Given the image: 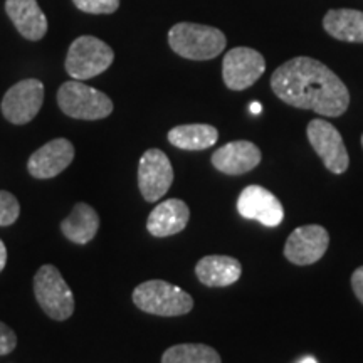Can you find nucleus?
<instances>
[{"mask_svg": "<svg viewBox=\"0 0 363 363\" xmlns=\"http://www.w3.org/2000/svg\"><path fill=\"white\" fill-rule=\"evenodd\" d=\"M272 93L299 110L337 118L350 106V93L342 79L313 57L289 59L271 76Z\"/></svg>", "mask_w": 363, "mask_h": 363, "instance_id": "nucleus-1", "label": "nucleus"}, {"mask_svg": "<svg viewBox=\"0 0 363 363\" xmlns=\"http://www.w3.org/2000/svg\"><path fill=\"white\" fill-rule=\"evenodd\" d=\"M169 44L174 52L182 57L208 61L224 51L227 39L224 33L216 27L180 22L169 30Z\"/></svg>", "mask_w": 363, "mask_h": 363, "instance_id": "nucleus-2", "label": "nucleus"}, {"mask_svg": "<svg viewBox=\"0 0 363 363\" xmlns=\"http://www.w3.org/2000/svg\"><path fill=\"white\" fill-rule=\"evenodd\" d=\"M131 298L138 310L155 316H182L194 308V299L187 291L162 279L145 281L138 284Z\"/></svg>", "mask_w": 363, "mask_h": 363, "instance_id": "nucleus-3", "label": "nucleus"}, {"mask_svg": "<svg viewBox=\"0 0 363 363\" xmlns=\"http://www.w3.org/2000/svg\"><path fill=\"white\" fill-rule=\"evenodd\" d=\"M34 294L43 311L52 320L66 321L74 313V294L56 266L39 267L34 276Z\"/></svg>", "mask_w": 363, "mask_h": 363, "instance_id": "nucleus-4", "label": "nucleus"}, {"mask_svg": "<svg viewBox=\"0 0 363 363\" xmlns=\"http://www.w3.org/2000/svg\"><path fill=\"white\" fill-rule=\"evenodd\" d=\"M57 104L65 115L76 120H103L113 113V101L106 94L76 79L59 88Z\"/></svg>", "mask_w": 363, "mask_h": 363, "instance_id": "nucleus-5", "label": "nucleus"}, {"mask_svg": "<svg viewBox=\"0 0 363 363\" xmlns=\"http://www.w3.org/2000/svg\"><path fill=\"white\" fill-rule=\"evenodd\" d=\"M115 52L103 40L93 35H81L72 40L66 56V71L72 79L86 81L101 74L113 65Z\"/></svg>", "mask_w": 363, "mask_h": 363, "instance_id": "nucleus-6", "label": "nucleus"}, {"mask_svg": "<svg viewBox=\"0 0 363 363\" xmlns=\"http://www.w3.org/2000/svg\"><path fill=\"white\" fill-rule=\"evenodd\" d=\"M306 135L316 155L321 158L323 165L331 174L342 175L348 170L350 158H348L347 147H345L340 131L333 125L316 118L308 123Z\"/></svg>", "mask_w": 363, "mask_h": 363, "instance_id": "nucleus-7", "label": "nucleus"}, {"mask_svg": "<svg viewBox=\"0 0 363 363\" xmlns=\"http://www.w3.org/2000/svg\"><path fill=\"white\" fill-rule=\"evenodd\" d=\"M174 184L170 158L158 148H150L138 163V189L147 202H158Z\"/></svg>", "mask_w": 363, "mask_h": 363, "instance_id": "nucleus-8", "label": "nucleus"}, {"mask_svg": "<svg viewBox=\"0 0 363 363\" xmlns=\"http://www.w3.org/2000/svg\"><path fill=\"white\" fill-rule=\"evenodd\" d=\"M266 61L261 52L251 48H234L224 56L222 78L229 89L244 91L256 84L264 74Z\"/></svg>", "mask_w": 363, "mask_h": 363, "instance_id": "nucleus-9", "label": "nucleus"}, {"mask_svg": "<svg viewBox=\"0 0 363 363\" xmlns=\"http://www.w3.org/2000/svg\"><path fill=\"white\" fill-rule=\"evenodd\" d=\"M43 101L44 84L39 79L19 81L2 99V115L13 125H26L38 116Z\"/></svg>", "mask_w": 363, "mask_h": 363, "instance_id": "nucleus-10", "label": "nucleus"}, {"mask_svg": "<svg viewBox=\"0 0 363 363\" xmlns=\"http://www.w3.org/2000/svg\"><path fill=\"white\" fill-rule=\"evenodd\" d=\"M330 246V234L323 225H301L294 229L284 244V257L296 266L315 264Z\"/></svg>", "mask_w": 363, "mask_h": 363, "instance_id": "nucleus-11", "label": "nucleus"}, {"mask_svg": "<svg viewBox=\"0 0 363 363\" xmlns=\"http://www.w3.org/2000/svg\"><path fill=\"white\" fill-rule=\"evenodd\" d=\"M238 212L244 219L257 220L266 227H278L284 220L283 203L261 185H247L238 199Z\"/></svg>", "mask_w": 363, "mask_h": 363, "instance_id": "nucleus-12", "label": "nucleus"}, {"mask_svg": "<svg viewBox=\"0 0 363 363\" xmlns=\"http://www.w3.org/2000/svg\"><path fill=\"white\" fill-rule=\"evenodd\" d=\"M72 160L74 145L66 138H56L35 150L27 162V170L34 179L48 180L65 172Z\"/></svg>", "mask_w": 363, "mask_h": 363, "instance_id": "nucleus-13", "label": "nucleus"}, {"mask_svg": "<svg viewBox=\"0 0 363 363\" xmlns=\"http://www.w3.org/2000/svg\"><path fill=\"white\" fill-rule=\"evenodd\" d=\"M262 153L256 143L247 140H235L217 148L212 155V165L225 175H244L259 165Z\"/></svg>", "mask_w": 363, "mask_h": 363, "instance_id": "nucleus-14", "label": "nucleus"}, {"mask_svg": "<svg viewBox=\"0 0 363 363\" xmlns=\"http://www.w3.org/2000/svg\"><path fill=\"white\" fill-rule=\"evenodd\" d=\"M190 208L180 199L163 201L150 212L147 229L153 238H170L182 233L189 224Z\"/></svg>", "mask_w": 363, "mask_h": 363, "instance_id": "nucleus-15", "label": "nucleus"}, {"mask_svg": "<svg viewBox=\"0 0 363 363\" xmlns=\"http://www.w3.org/2000/svg\"><path fill=\"white\" fill-rule=\"evenodd\" d=\"M242 264L233 256H206L195 266V276L207 288H225L239 281Z\"/></svg>", "mask_w": 363, "mask_h": 363, "instance_id": "nucleus-16", "label": "nucleus"}, {"mask_svg": "<svg viewBox=\"0 0 363 363\" xmlns=\"http://www.w3.org/2000/svg\"><path fill=\"white\" fill-rule=\"evenodd\" d=\"M6 12L26 39L40 40L48 33V19L38 0H7Z\"/></svg>", "mask_w": 363, "mask_h": 363, "instance_id": "nucleus-17", "label": "nucleus"}, {"mask_svg": "<svg viewBox=\"0 0 363 363\" xmlns=\"http://www.w3.org/2000/svg\"><path fill=\"white\" fill-rule=\"evenodd\" d=\"M99 229V216L93 207L88 203L79 202L76 203L71 214L61 222V233L71 242L84 244L91 242L94 239Z\"/></svg>", "mask_w": 363, "mask_h": 363, "instance_id": "nucleus-18", "label": "nucleus"}, {"mask_svg": "<svg viewBox=\"0 0 363 363\" xmlns=\"http://www.w3.org/2000/svg\"><path fill=\"white\" fill-rule=\"evenodd\" d=\"M323 27L331 38L345 43H363V12L333 9L326 12Z\"/></svg>", "mask_w": 363, "mask_h": 363, "instance_id": "nucleus-19", "label": "nucleus"}, {"mask_svg": "<svg viewBox=\"0 0 363 363\" xmlns=\"http://www.w3.org/2000/svg\"><path fill=\"white\" fill-rule=\"evenodd\" d=\"M217 140H219V131L212 125H180L169 131V142L175 148L187 150V152H199L214 147Z\"/></svg>", "mask_w": 363, "mask_h": 363, "instance_id": "nucleus-20", "label": "nucleus"}, {"mask_svg": "<svg viewBox=\"0 0 363 363\" xmlns=\"http://www.w3.org/2000/svg\"><path fill=\"white\" fill-rule=\"evenodd\" d=\"M162 363H222L214 348L203 343H180L167 348Z\"/></svg>", "mask_w": 363, "mask_h": 363, "instance_id": "nucleus-21", "label": "nucleus"}, {"mask_svg": "<svg viewBox=\"0 0 363 363\" xmlns=\"http://www.w3.org/2000/svg\"><path fill=\"white\" fill-rule=\"evenodd\" d=\"M21 203L16 195H12L7 190H0V227L12 225L19 219Z\"/></svg>", "mask_w": 363, "mask_h": 363, "instance_id": "nucleus-22", "label": "nucleus"}, {"mask_svg": "<svg viewBox=\"0 0 363 363\" xmlns=\"http://www.w3.org/2000/svg\"><path fill=\"white\" fill-rule=\"evenodd\" d=\"M79 11L88 13H113L120 7V0H72Z\"/></svg>", "mask_w": 363, "mask_h": 363, "instance_id": "nucleus-23", "label": "nucleus"}, {"mask_svg": "<svg viewBox=\"0 0 363 363\" xmlns=\"http://www.w3.org/2000/svg\"><path fill=\"white\" fill-rule=\"evenodd\" d=\"M17 347V335L13 333L11 326L0 321V357L9 355L16 350Z\"/></svg>", "mask_w": 363, "mask_h": 363, "instance_id": "nucleus-24", "label": "nucleus"}, {"mask_svg": "<svg viewBox=\"0 0 363 363\" xmlns=\"http://www.w3.org/2000/svg\"><path fill=\"white\" fill-rule=\"evenodd\" d=\"M352 289L358 298V301L363 305V266L357 267L352 274Z\"/></svg>", "mask_w": 363, "mask_h": 363, "instance_id": "nucleus-25", "label": "nucleus"}, {"mask_svg": "<svg viewBox=\"0 0 363 363\" xmlns=\"http://www.w3.org/2000/svg\"><path fill=\"white\" fill-rule=\"evenodd\" d=\"M7 264V247L4 244V240L0 239V272L4 271V267Z\"/></svg>", "mask_w": 363, "mask_h": 363, "instance_id": "nucleus-26", "label": "nucleus"}, {"mask_svg": "<svg viewBox=\"0 0 363 363\" xmlns=\"http://www.w3.org/2000/svg\"><path fill=\"white\" fill-rule=\"evenodd\" d=\"M251 111L252 113H261V104L259 103H252L251 104Z\"/></svg>", "mask_w": 363, "mask_h": 363, "instance_id": "nucleus-27", "label": "nucleus"}, {"mask_svg": "<svg viewBox=\"0 0 363 363\" xmlns=\"http://www.w3.org/2000/svg\"><path fill=\"white\" fill-rule=\"evenodd\" d=\"M298 363H318V362L313 357H305V358H301Z\"/></svg>", "mask_w": 363, "mask_h": 363, "instance_id": "nucleus-28", "label": "nucleus"}, {"mask_svg": "<svg viewBox=\"0 0 363 363\" xmlns=\"http://www.w3.org/2000/svg\"><path fill=\"white\" fill-rule=\"evenodd\" d=\"M362 147H363V135H362Z\"/></svg>", "mask_w": 363, "mask_h": 363, "instance_id": "nucleus-29", "label": "nucleus"}]
</instances>
